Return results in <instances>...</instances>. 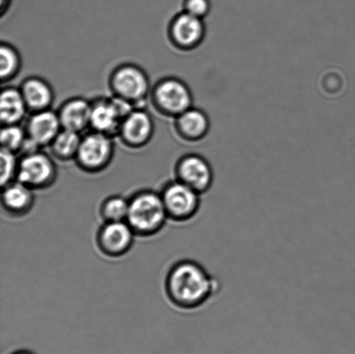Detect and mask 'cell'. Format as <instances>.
Instances as JSON below:
<instances>
[{
  "instance_id": "obj_7",
  "label": "cell",
  "mask_w": 355,
  "mask_h": 354,
  "mask_svg": "<svg viewBox=\"0 0 355 354\" xmlns=\"http://www.w3.org/2000/svg\"><path fill=\"white\" fill-rule=\"evenodd\" d=\"M57 179V165L51 155L38 150L24 154L19 159L17 180L31 190L50 188Z\"/></svg>"
},
{
  "instance_id": "obj_19",
  "label": "cell",
  "mask_w": 355,
  "mask_h": 354,
  "mask_svg": "<svg viewBox=\"0 0 355 354\" xmlns=\"http://www.w3.org/2000/svg\"><path fill=\"white\" fill-rule=\"evenodd\" d=\"M82 137L81 134L62 128L48 147L50 148L52 157L60 161L75 159L81 144Z\"/></svg>"
},
{
  "instance_id": "obj_11",
  "label": "cell",
  "mask_w": 355,
  "mask_h": 354,
  "mask_svg": "<svg viewBox=\"0 0 355 354\" xmlns=\"http://www.w3.org/2000/svg\"><path fill=\"white\" fill-rule=\"evenodd\" d=\"M135 233L127 221L104 222L96 234V245L103 255L120 258L134 245Z\"/></svg>"
},
{
  "instance_id": "obj_8",
  "label": "cell",
  "mask_w": 355,
  "mask_h": 354,
  "mask_svg": "<svg viewBox=\"0 0 355 354\" xmlns=\"http://www.w3.org/2000/svg\"><path fill=\"white\" fill-rule=\"evenodd\" d=\"M161 195L169 220L180 223L196 216L201 206L200 194L176 179L166 184Z\"/></svg>"
},
{
  "instance_id": "obj_10",
  "label": "cell",
  "mask_w": 355,
  "mask_h": 354,
  "mask_svg": "<svg viewBox=\"0 0 355 354\" xmlns=\"http://www.w3.org/2000/svg\"><path fill=\"white\" fill-rule=\"evenodd\" d=\"M207 28L204 19L186 12L177 14L168 26V37L178 50L193 51L200 46L205 40Z\"/></svg>"
},
{
  "instance_id": "obj_20",
  "label": "cell",
  "mask_w": 355,
  "mask_h": 354,
  "mask_svg": "<svg viewBox=\"0 0 355 354\" xmlns=\"http://www.w3.org/2000/svg\"><path fill=\"white\" fill-rule=\"evenodd\" d=\"M22 69V57L13 45L2 42L0 46V79L2 83L16 78Z\"/></svg>"
},
{
  "instance_id": "obj_5",
  "label": "cell",
  "mask_w": 355,
  "mask_h": 354,
  "mask_svg": "<svg viewBox=\"0 0 355 354\" xmlns=\"http://www.w3.org/2000/svg\"><path fill=\"white\" fill-rule=\"evenodd\" d=\"M135 109L133 104L120 97H100L92 102L90 127L93 131L118 136L123 120Z\"/></svg>"
},
{
  "instance_id": "obj_26",
  "label": "cell",
  "mask_w": 355,
  "mask_h": 354,
  "mask_svg": "<svg viewBox=\"0 0 355 354\" xmlns=\"http://www.w3.org/2000/svg\"><path fill=\"white\" fill-rule=\"evenodd\" d=\"M12 354H34L30 351H27V350H19V351H17Z\"/></svg>"
},
{
  "instance_id": "obj_16",
  "label": "cell",
  "mask_w": 355,
  "mask_h": 354,
  "mask_svg": "<svg viewBox=\"0 0 355 354\" xmlns=\"http://www.w3.org/2000/svg\"><path fill=\"white\" fill-rule=\"evenodd\" d=\"M24 102L31 113L51 109L55 100V93L46 80L40 76H30L20 86Z\"/></svg>"
},
{
  "instance_id": "obj_1",
  "label": "cell",
  "mask_w": 355,
  "mask_h": 354,
  "mask_svg": "<svg viewBox=\"0 0 355 354\" xmlns=\"http://www.w3.org/2000/svg\"><path fill=\"white\" fill-rule=\"evenodd\" d=\"M166 293L176 307L193 310L203 306L218 292L219 283L203 266L193 260H182L169 269Z\"/></svg>"
},
{
  "instance_id": "obj_24",
  "label": "cell",
  "mask_w": 355,
  "mask_h": 354,
  "mask_svg": "<svg viewBox=\"0 0 355 354\" xmlns=\"http://www.w3.org/2000/svg\"><path fill=\"white\" fill-rule=\"evenodd\" d=\"M210 0H184V12L204 19L211 12Z\"/></svg>"
},
{
  "instance_id": "obj_15",
  "label": "cell",
  "mask_w": 355,
  "mask_h": 354,
  "mask_svg": "<svg viewBox=\"0 0 355 354\" xmlns=\"http://www.w3.org/2000/svg\"><path fill=\"white\" fill-rule=\"evenodd\" d=\"M211 123L204 110L191 107L180 116L175 118V130L181 140L198 142L207 136Z\"/></svg>"
},
{
  "instance_id": "obj_25",
  "label": "cell",
  "mask_w": 355,
  "mask_h": 354,
  "mask_svg": "<svg viewBox=\"0 0 355 354\" xmlns=\"http://www.w3.org/2000/svg\"><path fill=\"white\" fill-rule=\"evenodd\" d=\"M10 1L12 0H0V13H1V16L5 15V13L8 10Z\"/></svg>"
},
{
  "instance_id": "obj_13",
  "label": "cell",
  "mask_w": 355,
  "mask_h": 354,
  "mask_svg": "<svg viewBox=\"0 0 355 354\" xmlns=\"http://www.w3.org/2000/svg\"><path fill=\"white\" fill-rule=\"evenodd\" d=\"M24 128L28 141L40 150L49 147L62 130L58 112L51 109L31 113Z\"/></svg>"
},
{
  "instance_id": "obj_22",
  "label": "cell",
  "mask_w": 355,
  "mask_h": 354,
  "mask_svg": "<svg viewBox=\"0 0 355 354\" xmlns=\"http://www.w3.org/2000/svg\"><path fill=\"white\" fill-rule=\"evenodd\" d=\"M27 141L26 128L20 124L6 125L2 126L0 133L1 149L12 152L13 154L22 152Z\"/></svg>"
},
{
  "instance_id": "obj_23",
  "label": "cell",
  "mask_w": 355,
  "mask_h": 354,
  "mask_svg": "<svg viewBox=\"0 0 355 354\" xmlns=\"http://www.w3.org/2000/svg\"><path fill=\"white\" fill-rule=\"evenodd\" d=\"M19 162V159H17L16 154L1 149V152H0V184H1L2 188L9 184L16 182Z\"/></svg>"
},
{
  "instance_id": "obj_14",
  "label": "cell",
  "mask_w": 355,
  "mask_h": 354,
  "mask_svg": "<svg viewBox=\"0 0 355 354\" xmlns=\"http://www.w3.org/2000/svg\"><path fill=\"white\" fill-rule=\"evenodd\" d=\"M62 128L64 130L82 132L90 127L92 102L83 97H73L61 104L57 111Z\"/></svg>"
},
{
  "instance_id": "obj_17",
  "label": "cell",
  "mask_w": 355,
  "mask_h": 354,
  "mask_svg": "<svg viewBox=\"0 0 355 354\" xmlns=\"http://www.w3.org/2000/svg\"><path fill=\"white\" fill-rule=\"evenodd\" d=\"M34 191L19 182H14L2 188L1 204L9 216H26L35 204Z\"/></svg>"
},
{
  "instance_id": "obj_6",
  "label": "cell",
  "mask_w": 355,
  "mask_h": 354,
  "mask_svg": "<svg viewBox=\"0 0 355 354\" xmlns=\"http://www.w3.org/2000/svg\"><path fill=\"white\" fill-rule=\"evenodd\" d=\"M114 155L113 137L92 130L82 137L74 161L82 171L98 173L111 164Z\"/></svg>"
},
{
  "instance_id": "obj_2",
  "label": "cell",
  "mask_w": 355,
  "mask_h": 354,
  "mask_svg": "<svg viewBox=\"0 0 355 354\" xmlns=\"http://www.w3.org/2000/svg\"><path fill=\"white\" fill-rule=\"evenodd\" d=\"M168 220L161 193L144 190L135 193L130 200L126 221L135 235L152 237L164 228Z\"/></svg>"
},
{
  "instance_id": "obj_3",
  "label": "cell",
  "mask_w": 355,
  "mask_h": 354,
  "mask_svg": "<svg viewBox=\"0 0 355 354\" xmlns=\"http://www.w3.org/2000/svg\"><path fill=\"white\" fill-rule=\"evenodd\" d=\"M110 91L114 96L133 104L135 109H144L151 94L150 80L140 66L123 64L111 72L109 79Z\"/></svg>"
},
{
  "instance_id": "obj_12",
  "label": "cell",
  "mask_w": 355,
  "mask_h": 354,
  "mask_svg": "<svg viewBox=\"0 0 355 354\" xmlns=\"http://www.w3.org/2000/svg\"><path fill=\"white\" fill-rule=\"evenodd\" d=\"M154 134L151 114L144 109H135L121 123L118 137L127 148L140 149L151 141Z\"/></svg>"
},
{
  "instance_id": "obj_4",
  "label": "cell",
  "mask_w": 355,
  "mask_h": 354,
  "mask_svg": "<svg viewBox=\"0 0 355 354\" xmlns=\"http://www.w3.org/2000/svg\"><path fill=\"white\" fill-rule=\"evenodd\" d=\"M153 106L162 116L175 118L193 107V96L182 80L173 76L155 83L151 90Z\"/></svg>"
},
{
  "instance_id": "obj_18",
  "label": "cell",
  "mask_w": 355,
  "mask_h": 354,
  "mask_svg": "<svg viewBox=\"0 0 355 354\" xmlns=\"http://www.w3.org/2000/svg\"><path fill=\"white\" fill-rule=\"evenodd\" d=\"M29 112L20 89L14 87L3 88L0 96V120L2 126L20 124Z\"/></svg>"
},
{
  "instance_id": "obj_21",
  "label": "cell",
  "mask_w": 355,
  "mask_h": 354,
  "mask_svg": "<svg viewBox=\"0 0 355 354\" xmlns=\"http://www.w3.org/2000/svg\"><path fill=\"white\" fill-rule=\"evenodd\" d=\"M130 200L120 195H114L103 200L100 206V215L104 222H123L127 220Z\"/></svg>"
},
{
  "instance_id": "obj_9",
  "label": "cell",
  "mask_w": 355,
  "mask_h": 354,
  "mask_svg": "<svg viewBox=\"0 0 355 354\" xmlns=\"http://www.w3.org/2000/svg\"><path fill=\"white\" fill-rule=\"evenodd\" d=\"M176 179L200 195L207 193L214 182V172L210 162L198 154H184L175 166Z\"/></svg>"
}]
</instances>
